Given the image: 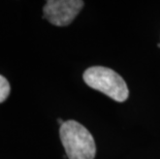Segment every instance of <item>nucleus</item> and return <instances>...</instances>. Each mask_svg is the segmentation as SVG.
<instances>
[{
	"label": "nucleus",
	"mask_w": 160,
	"mask_h": 159,
	"mask_svg": "<svg viewBox=\"0 0 160 159\" xmlns=\"http://www.w3.org/2000/svg\"><path fill=\"white\" fill-rule=\"evenodd\" d=\"M60 138L69 159H94L96 146L89 130L74 120L60 126Z\"/></svg>",
	"instance_id": "nucleus-1"
},
{
	"label": "nucleus",
	"mask_w": 160,
	"mask_h": 159,
	"mask_svg": "<svg viewBox=\"0 0 160 159\" xmlns=\"http://www.w3.org/2000/svg\"><path fill=\"white\" fill-rule=\"evenodd\" d=\"M83 79L88 86L102 92L118 102L128 98L129 91L125 81L113 69L103 66H93L86 69Z\"/></svg>",
	"instance_id": "nucleus-2"
},
{
	"label": "nucleus",
	"mask_w": 160,
	"mask_h": 159,
	"mask_svg": "<svg viewBox=\"0 0 160 159\" xmlns=\"http://www.w3.org/2000/svg\"><path fill=\"white\" fill-rule=\"evenodd\" d=\"M84 6L81 0H49L43 6V16L51 24L67 26L76 19Z\"/></svg>",
	"instance_id": "nucleus-3"
},
{
	"label": "nucleus",
	"mask_w": 160,
	"mask_h": 159,
	"mask_svg": "<svg viewBox=\"0 0 160 159\" xmlns=\"http://www.w3.org/2000/svg\"><path fill=\"white\" fill-rule=\"evenodd\" d=\"M11 93V86L8 81L0 74V103L3 102Z\"/></svg>",
	"instance_id": "nucleus-4"
},
{
	"label": "nucleus",
	"mask_w": 160,
	"mask_h": 159,
	"mask_svg": "<svg viewBox=\"0 0 160 159\" xmlns=\"http://www.w3.org/2000/svg\"><path fill=\"white\" fill-rule=\"evenodd\" d=\"M58 123H59L60 125H62V124H63L64 122H63V121H62V120H61V119H58Z\"/></svg>",
	"instance_id": "nucleus-5"
}]
</instances>
